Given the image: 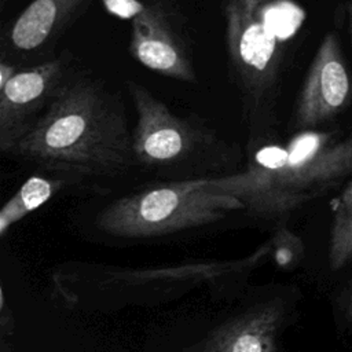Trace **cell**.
I'll return each mask as SVG.
<instances>
[{
	"label": "cell",
	"mask_w": 352,
	"mask_h": 352,
	"mask_svg": "<svg viewBox=\"0 0 352 352\" xmlns=\"http://www.w3.org/2000/svg\"><path fill=\"white\" fill-rule=\"evenodd\" d=\"M8 155L72 177H113L132 165L133 140L120 95L76 67Z\"/></svg>",
	"instance_id": "1"
},
{
	"label": "cell",
	"mask_w": 352,
	"mask_h": 352,
	"mask_svg": "<svg viewBox=\"0 0 352 352\" xmlns=\"http://www.w3.org/2000/svg\"><path fill=\"white\" fill-rule=\"evenodd\" d=\"M352 170V132L340 136L300 131L285 143L267 136L248 140L242 169L210 177V183L236 197L243 210L261 219L289 216Z\"/></svg>",
	"instance_id": "2"
},
{
	"label": "cell",
	"mask_w": 352,
	"mask_h": 352,
	"mask_svg": "<svg viewBox=\"0 0 352 352\" xmlns=\"http://www.w3.org/2000/svg\"><path fill=\"white\" fill-rule=\"evenodd\" d=\"M226 44L231 78L239 91L249 140L268 136L283 47L302 11L275 0H224Z\"/></svg>",
	"instance_id": "3"
},
{
	"label": "cell",
	"mask_w": 352,
	"mask_h": 352,
	"mask_svg": "<svg viewBox=\"0 0 352 352\" xmlns=\"http://www.w3.org/2000/svg\"><path fill=\"white\" fill-rule=\"evenodd\" d=\"M126 91L136 113L132 129L136 165L165 180L219 177L239 170L242 150L204 121L175 113L138 81L128 80Z\"/></svg>",
	"instance_id": "4"
},
{
	"label": "cell",
	"mask_w": 352,
	"mask_h": 352,
	"mask_svg": "<svg viewBox=\"0 0 352 352\" xmlns=\"http://www.w3.org/2000/svg\"><path fill=\"white\" fill-rule=\"evenodd\" d=\"M243 210L242 202L210 183V177L164 180L111 201L96 227L116 238L142 239L204 227Z\"/></svg>",
	"instance_id": "5"
},
{
	"label": "cell",
	"mask_w": 352,
	"mask_h": 352,
	"mask_svg": "<svg viewBox=\"0 0 352 352\" xmlns=\"http://www.w3.org/2000/svg\"><path fill=\"white\" fill-rule=\"evenodd\" d=\"M109 12L131 21V55L144 67L173 80L195 82L191 50L165 0H103Z\"/></svg>",
	"instance_id": "6"
},
{
	"label": "cell",
	"mask_w": 352,
	"mask_h": 352,
	"mask_svg": "<svg viewBox=\"0 0 352 352\" xmlns=\"http://www.w3.org/2000/svg\"><path fill=\"white\" fill-rule=\"evenodd\" d=\"M70 51L19 67L0 84V150L10 154L76 69Z\"/></svg>",
	"instance_id": "7"
},
{
	"label": "cell",
	"mask_w": 352,
	"mask_h": 352,
	"mask_svg": "<svg viewBox=\"0 0 352 352\" xmlns=\"http://www.w3.org/2000/svg\"><path fill=\"white\" fill-rule=\"evenodd\" d=\"M351 89V77L338 37L327 33L315 52L297 96L293 125L305 131L330 120L348 104Z\"/></svg>",
	"instance_id": "8"
},
{
	"label": "cell",
	"mask_w": 352,
	"mask_h": 352,
	"mask_svg": "<svg viewBox=\"0 0 352 352\" xmlns=\"http://www.w3.org/2000/svg\"><path fill=\"white\" fill-rule=\"evenodd\" d=\"M92 0H32L12 21L1 40V58L16 65L47 54Z\"/></svg>",
	"instance_id": "9"
},
{
	"label": "cell",
	"mask_w": 352,
	"mask_h": 352,
	"mask_svg": "<svg viewBox=\"0 0 352 352\" xmlns=\"http://www.w3.org/2000/svg\"><path fill=\"white\" fill-rule=\"evenodd\" d=\"M285 315L278 298L254 304L214 327L188 352H276Z\"/></svg>",
	"instance_id": "10"
},
{
	"label": "cell",
	"mask_w": 352,
	"mask_h": 352,
	"mask_svg": "<svg viewBox=\"0 0 352 352\" xmlns=\"http://www.w3.org/2000/svg\"><path fill=\"white\" fill-rule=\"evenodd\" d=\"M66 180H48L40 176L29 177L15 195L6 202L0 212V234L19 221L22 217L44 205L58 190L65 186Z\"/></svg>",
	"instance_id": "11"
},
{
	"label": "cell",
	"mask_w": 352,
	"mask_h": 352,
	"mask_svg": "<svg viewBox=\"0 0 352 352\" xmlns=\"http://www.w3.org/2000/svg\"><path fill=\"white\" fill-rule=\"evenodd\" d=\"M352 261V182L333 202L329 263L334 271Z\"/></svg>",
	"instance_id": "12"
},
{
	"label": "cell",
	"mask_w": 352,
	"mask_h": 352,
	"mask_svg": "<svg viewBox=\"0 0 352 352\" xmlns=\"http://www.w3.org/2000/svg\"><path fill=\"white\" fill-rule=\"evenodd\" d=\"M345 318L352 323V289H351L346 302H345Z\"/></svg>",
	"instance_id": "13"
},
{
	"label": "cell",
	"mask_w": 352,
	"mask_h": 352,
	"mask_svg": "<svg viewBox=\"0 0 352 352\" xmlns=\"http://www.w3.org/2000/svg\"><path fill=\"white\" fill-rule=\"evenodd\" d=\"M0 352H12V349L8 346V345H6L4 342H3V345H1V351Z\"/></svg>",
	"instance_id": "14"
},
{
	"label": "cell",
	"mask_w": 352,
	"mask_h": 352,
	"mask_svg": "<svg viewBox=\"0 0 352 352\" xmlns=\"http://www.w3.org/2000/svg\"><path fill=\"white\" fill-rule=\"evenodd\" d=\"M7 1H8V0H0V10H4Z\"/></svg>",
	"instance_id": "15"
},
{
	"label": "cell",
	"mask_w": 352,
	"mask_h": 352,
	"mask_svg": "<svg viewBox=\"0 0 352 352\" xmlns=\"http://www.w3.org/2000/svg\"><path fill=\"white\" fill-rule=\"evenodd\" d=\"M349 14H351V32H352V6H351V10H349Z\"/></svg>",
	"instance_id": "16"
}]
</instances>
